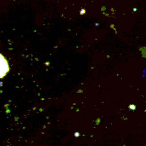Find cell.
<instances>
[{"mask_svg": "<svg viewBox=\"0 0 146 146\" xmlns=\"http://www.w3.org/2000/svg\"><path fill=\"white\" fill-rule=\"evenodd\" d=\"M9 70L7 60L2 54H1V78H3Z\"/></svg>", "mask_w": 146, "mask_h": 146, "instance_id": "6da1fadb", "label": "cell"}, {"mask_svg": "<svg viewBox=\"0 0 146 146\" xmlns=\"http://www.w3.org/2000/svg\"><path fill=\"white\" fill-rule=\"evenodd\" d=\"M85 12H86V10L83 9H81V12H80V14H82V15H83V14H85Z\"/></svg>", "mask_w": 146, "mask_h": 146, "instance_id": "7a4b0ae2", "label": "cell"}, {"mask_svg": "<svg viewBox=\"0 0 146 146\" xmlns=\"http://www.w3.org/2000/svg\"><path fill=\"white\" fill-rule=\"evenodd\" d=\"M130 108L133 109V110H134V109L135 108V107L134 105H130Z\"/></svg>", "mask_w": 146, "mask_h": 146, "instance_id": "3957f363", "label": "cell"}, {"mask_svg": "<svg viewBox=\"0 0 146 146\" xmlns=\"http://www.w3.org/2000/svg\"><path fill=\"white\" fill-rule=\"evenodd\" d=\"M75 135H76V137H78V135H79V134H78V133H76V134H75Z\"/></svg>", "mask_w": 146, "mask_h": 146, "instance_id": "277c9868", "label": "cell"}, {"mask_svg": "<svg viewBox=\"0 0 146 146\" xmlns=\"http://www.w3.org/2000/svg\"><path fill=\"white\" fill-rule=\"evenodd\" d=\"M106 9V7H102V10H104Z\"/></svg>", "mask_w": 146, "mask_h": 146, "instance_id": "5b68a950", "label": "cell"}]
</instances>
